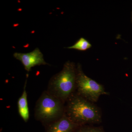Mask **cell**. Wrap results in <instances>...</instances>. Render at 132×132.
Returning <instances> with one entry per match:
<instances>
[{"label":"cell","mask_w":132,"mask_h":132,"mask_svg":"<svg viewBox=\"0 0 132 132\" xmlns=\"http://www.w3.org/2000/svg\"><path fill=\"white\" fill-rule=\"evenodd\" d=\"M78 126L64 114L48 126L46 132H72Z\"/></svg>","instance_id":"6"},{"label":"cell","mask_w":132,"mask_h":132,"mask_svg":"<svg viewBox=\"0 0 132 132\" xmlns=\"http://www.w3.org/2000/svg\"><path fill=\"white\" fill-rule=\"evenodd\" d=\"M92 45L90 42L84 38H81L74 45L68 47L69 49H75L79 51H85L92 47Z\"/></svg>","instance_id":"8"},{"label":"cell","mask_w":132,"mask_h":132,"mask_svg":"<svg viewBox=\"0 0 132 132\" xmlns=\"http://www.w3.org/2000/svg\"><path fill=\"white\" fill-rule=\"evenodd\" d=\"M76 132H104L98 128L85 127L80 128Z\"/></svg>","instance_id":"9"},{"label":"cell","mask_w":132,"mask_h":132,"mask_svg":"<svg viewBox=\"0 0 132 132\" xmlns=\"http://www.w3.org/2000/svg\"><path fill=\"white\" fill-rule=\"evenodd\" d=\"M76 87L78 95L92 102H96L102 95L108 94L102 85L84 73L79 64L77 67Z\"/></svg>","instance_id":"4"},{"label":"cell","mask_w":132,"mask_h":132,"mask_svg":"<svg viewBox=\"0 0 132 132\" xmlns=\"http://www.w3.org/2000/svg\"><path fill=\"white\" fill-rule=\"evenodd\" d=\"M66 115L77 125L98 123L101 116L98 109L79 95H72L69 99Z\"/></svg>","instance_id":"1"},{"label":"cell","mask_w":132,"mask_h":132,"mask_svg":"<svg viewBox=\"0 0 132 132\" xmlns=\"http://www.w3.org/2000/svg\"><path fill=\"white\" fill-rule=\"evenodd\" d=\"M14 58L21 62L27 72H30L33 67L40 65H49L46 62L43 55L39 49L37 48L31 52L26 53H15Z\"/></svg>","instance_id":"5"},{"label":"cell","mask_w":132,"mask_h":132,"mask_svg":"<svg viewBox=\"0 0 132 132\" xmlns=\"http://www.w3.org/2000/svg\"><path fill=\"white\" fill-rule=\"evenodd\" d=\"M27 81V80H26L22 94L19 98L18 101V111L19 114L26 122H27L29 117V110L27 100V94L26 90Z\"/></svg>","instance_id":"7"},{"label":"cell","mask_w":132,"mask_h":132,"mask_svg":"<svg viewBox=\"0 0 132 132\" xmlns=\"http://www.w3.org/2000/svg\"><path fill=\"white\" fill-rule=\"evenodd\" d=\"M62 102L48 92H43L36 105V119L45 123L58 119L64 114Z\"/></svg>","instance_id":"3"},{"label":"cell","mask_w":132,"mask_h":132,"mask_svg":"<svg viewBox=\"0 0 132 132\" xmlns=\"http://www.w3.org/2000/svg\"><path fill=\"white\" fill-rule=\"evenodd\" d=\"M77 68L75 64L68 61L63 69L52 77L48 85V92L62 101L70 98L76 86Z\"/></svg>","instance_id":"2"}]
</instances>
